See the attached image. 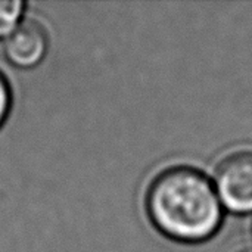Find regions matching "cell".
Wrapping results in <instances>:
<instances>
[{
    "mask_svg": "<svg viewBox=\"0 0 252 252\" xmlns=\"http://www.w3.org/2000/svg\"><path fill=\"white\" fill-rule=\"evenodd\" d=\"M145 205L152 224L177 242H204L223 221L216 189L201 171L186 165L161 171L149 185Z\"/></svg>",
    "mask_w": 252,
    "mask_h": 252,
    "instance_id": "1",
    "label": "cell"
},
{
    "mask_svg": "<svg viewBox=\"0 0 252 252\" xmlns=\"http://www.w3.org/2000/svg\"><path fill=\"white\" fill-rule=\"evenodd\" d=\"M216 192L221 205L235 214L252 213V151L224 157L214 173Z\"/></svg>",
    "mask_w": 252,
    "mask_h": 252,
    "instance_id": "2",
    "label": "cell"
},
{
    "mask_svg": "<svg viewBox=\"0 0 252 252\" xmlns=\"http://www.w3.org/2000/svg\"><path fill=\"white\" fill-rule=\"evenodd\" d=\"M49 38L46 30L32 19L21 22L7 37L4 53L7 59L19 68H32L43 61L47 53Z\"/></svg>",
    "mask_w": 252,
    "mask_h": 252,
    "instance_id": "3",
    "label": "cell"
},
{
    "mask_svg": "<svg viewBox=\"0 0 252 252\" xmlns=\"http://www.w3.org/2000/svg\"><path fill=\"white\" fill-rule=\"evenodd\" d=\"M25 1L22 0H3L0 1V38L9 37L19 25Z\"/></svg>",
    "mask_w": 252,
    "mask_h": 252,
    "instance_id": "4",
    "label": "cell"
},
{
    "mask_svg": "<svg viewBox=\"0 0 252 252\" xmlns=\"http://www.w3.org/2000/svg\"><path fill=\"white\" fill-rule=\"evenodd\" d=\"M10 103H12L10 87H9L6 77L0 72V127L3 126V123L10 111Z\"/></svg>",
    "mask_w": 252,
    "mask_h": 252,
    "instance_id": "5",
    "label": "cell"
},
{
    "mask_svg": "<svg viewBox=\"0 0 252 252\" xmlns=\"http://www.w3.org/2000/svg\"><path fill=\"white\" fill-rule=\"evenodd\" d=\"M236 252H252V248H242V250H239V251Z\"/></svg>",
    "mask_w": 252,
    "mask_h": 252,
    "instance_id": "6",
    "label": "cell"
}]
</instances>
